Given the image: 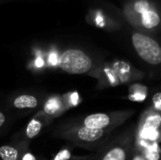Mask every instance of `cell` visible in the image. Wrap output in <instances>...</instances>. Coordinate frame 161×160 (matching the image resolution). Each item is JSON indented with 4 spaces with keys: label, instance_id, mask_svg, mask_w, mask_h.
<instances>
[{
    "label": "cell",
    "instance_id": "cell-1",
    "mask_svg": "<svg viewBox=\"0 0 161 160\" xmlns=\"http://www.w3.org/2000/svg\"><path fill=\"white\" fill-rule=\"evenodd\" d=\"M112 129H90L80 123L68 124L59 128L56 135L72 144L89 150H98L113 134Z\"/></svg>",
    "mask_w": 161,
    "mask_h": 160
},
{
    "label": "cell",
    "instance_id": "cell-2",
    "mask_svg": "<svg viewBox=\"0 0 161 160\" xmlns=\"http://www.w3.org/2000/svg\"><path fill=\"white\" fill-rule=\"evenodd\" d=\"M134 128L109 138L94 155L93 160H130L134 146Z\"/></svg>",
    "mask_w": 161,
    "mask_h": 160
},
{
    "label": "cell",
    "instance_id": "cell-3",
    "mask_svg": "<svg viewBox=\"0 0 161 160\" xmlns=\"http://www.w3.org/2000/svg\"><path fill=\"white\" fill-rule=\"evenodd\" d=\"M134 114V110L125 109L109 113H93L86 116L80 124L90 129H112L116 130Z\"/></svg>",
    "mask_w": 161,
    "mask_h": 160
},
{
    "label": "cell",
    "instance_id": "cell-4",
    "mask_svg": "<svg viewBox=\"0 0 161 160\" xmlns=\"http://www.w3.org/2000/svg\"><path fill=\"white\" fill-rule=\"evenodd\" d=\"M58 67L71 74H88L93 67V61L89 55L79 49L65 50L58 59Z\"/></svg>",
    "mask_w": 161,
    "mask_h": 160
},
{
    "label": "cell",
    "instance_id": "cell-5",
    "mask_svg": "<svg viewBox=\"0 0 161 160\" xmlns=\"http://www.w3.org/2000/svg\"><path fill=\"white\" fill-rule=\"evenodd\" d=\"M131 40L135 51L143 61L153 66L160 64L161 47L156 40L139 32H135Z\"/></svg>",
    "mask_w": 161,
    "mask_h": 160
},
{
    "label": "cell",
    "instance_id": "cell-6",
    "mask_svg": "<svg viewBox=\"0 0 161 160\" xmlns=\"http://www.w3.org/2000/svg\"><path fill=\"white\" fill-rule=\"evenodd\" d=\"M39 104V99L31 94H20L12 100V107L17 109H33Z\"/></svg>",
    "mask_w": 161,
    "mask_h": 160
},
{
    "label": "cell",
    "instance_id": "cell-7",
    "mask_svg": "<svg viewBox=\"0 0 161 160\" xmlns=\"http://www.w3.org/2000/svg\"><path fill=\"white\" fill-rule=\"evenodd\" d=\"M63 110H64V105L62 100L58 97H54L46 101L42 111L45 113L44 114L45 116L55 118L60 115V113H62Z\"/></svg>",
    "mask_w": 161,
    "mask_h": 160
},
{
    "label": "cell",
    "instance_id": "cell-8",
    "mask_svg": "<svg viewBox=\"0 0 161 160\" xmlns=\"http://www.w3.org/2000/svg\"><path fill=\"white\" fill-rule=\"evenodd\" d=\"M147 114L148 115L145 116L144 122L141 124V128H140L141 132L146 129H157L160 125L161 119L159 112H157L154 110V113L148 111Z\"/></svg>",
    "mask_w": 161,
    "mask_h": 160
},
{
    "label": "cell",
    "instance_id": "cell-9",
    "mask_svg": "<svg viewBox=\"0 0 161 160\" xmlns=\"http://www.w3.org/2000/svg\"><path fill=\"white\" fill-rule=\"evenodd\" d=\"M0 158L1 160H21L22 150L10 145H3L0 147Z\"/></svg>",
    "mask_w": 161,
    "mask_h": 160
},
{
    "label": "cell",
    "instance_id": "cell-10",
    "mask_svg": "<svg viewBox=\"0 0 161 160\" xmlns=\"http://www.w3.org/2000/svg\"><path fill=\"white\" fill-rule=\"evenodd\" d=\"M43 126V122L42 119H38V117L36 116L35 118H33L28 124L25 127V135L26 139H34L35 137H37Z\"/></svg>",
    "mask_w": 161,
    "mask_h": 160
},
{
    "label": "cell",
    "instance_id": "cell-11",
    "mask_svg": "<svg viewBox=\"0 0 161 160\" xmlns=\"http://www.w3.org/2000/svg\"><path fill=\"white\" fill-rule=\"evenodd\" d=\"M142 23L146 28H154L159 25L160 18L156 11H145L142 13Z\"/></svg>",
    "mask_w": 161,
    "mask_h": 160
},
{
    "label": "cell",
    "instance_id": "cell-12",
    "mask_svg": "<svg viewBox=\"0 0 161 160\" xmlns=\"http://www.w3.org/2000/svg\"><path fill=\"white\" fill-rule=\"evenodd\" d=\"M94 155H90L86 157H75L68 150H62L60 151L53 160H93Z\"/></svg>",
    "mask_w": 161,
    "mask_h": 160
},
{
    "label": "cell",
    "instance_id": "cell-13",
    "mask_svg": "<svg viewBox=\"0 0 161 160\" xmlns=\"http://www.w3.org/2000/svg\"><path fill=\"white\" fill-rule=\"evenodd\" d=\"M153 106H154V110L157 112L160 113L161 110V92L158 91L157 93L154 94L153 96Z\"/></svg>",
    "mask_w": 161,
    "mask_h": 160
},
{
    "label": "cell",
    "instance_id": "cell-14",
    "mask_svg": "<svg viewBox=\"0 0 161 160\" xmlns=\"http://www.w3.org/2000/svg\"><path fill=\"white\" fill-rule=\"evenodd\" d=\"M130 160H148L142 154L139 153V152H134L133 151V154L131 156V158Z\"/></svg>",
    "mask_w": 161,
    "mask_h": 160
},
{
    "label": "cell",
    "instance_id": "cell-15",
    "mask_svg": "<svg viewBox=\"0 0 161 160\" xmlns=\"http://www.w3.org/2000/svg\"><path fill=\"white\" fill-rule=\"evenodd\" d=\"M5 122H6V115H5L4 112L0 111V128L3 126V124H5Z\"/></svg>",
    "mask_w": 161,
    "mask_h": 160
}]
</instances>
